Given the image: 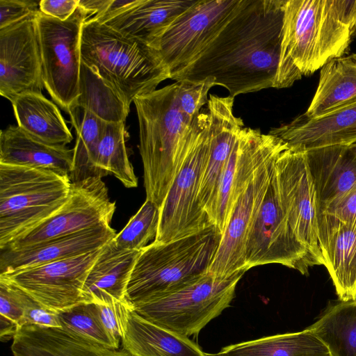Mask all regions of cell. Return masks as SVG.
I'll use <instances>...</instances> for the list:
<instances>
[{"label": "cell", "instance_id": "ac0fdd59", "mask_svg": "<svg viewBox=\"0 0 356 356\" xmlns=\"http://www.w3.org/2000/svg\"><path fill=\"white\" fill-rule=\"evenodd\" d=\"M196 1L128 0L118 9L92 17L156 49L165 32Z\"/></svg>", "mask_w": 356, "mask_h": 356}, {"label": "cell", "instance_id": "7c38bea8", "mask_svg": "<svg viewBox=\"0 0 356 356\" xmlns=\"http://www.w3.org/2000/svg\"><path fill=\"white\" fill-rule=\"evenodd\" d=\"M275 172L280 202L295 235L318 265H323L318 241V202L305 151L287 146L278 155Z\"/></svg>", "mask_w": 356, "mask_h": 356}, {"label": "cell", "instance_id": "7bdbcfd3", "mask_svg": "<svg viewBox=\"0 0 356 356\" xmlns=\"http://www.w3.org/2000/svg\"><path fill=\"white\" fill-rule=\"evenodd\" d=\"M0 319V336L1 340L4 339L8 340L11 337L13 339L18 329L17 324L2 315H1Z\"/></svg>", "mask_w": 356, "mask_h": 356}, {"label": "cell", "instance_id": "f35d334b", "mask_svg": "<svg viewBox=\"0 0 356 356\" xmlns=\"http://www.w3.org/2000/svg\"><path fill=\"white\" fill-rule=\"evenodd\" d=\"M39 4L31 0H0V29L38 13Z\"/></svg>", "mask_w": 356, "mask_h": 356}, {"label": "cell", "instance_id": "ba28073f", "mask_svg": "<svg viewBox=\"0 0 356 356\" xmlns=\"http://www.w3.org/2000/svg\"><path fill=\"white\" fill-rule=\"evenodd\" d=\"M209 125L206 107L195 118L187 135L185 157L160 208L155 241L168 242L212 225L197 199L210 151Z\"/></svg>", "mask_w": 356, "mask_h": 356}, {"label": "cell", "instance_id": "e0dca14e", "mask_svg": "<svg viewBox=\"0 0 356 356\" xmlns=\"http://www.w3.org/2000/svg\"><path fill=\"white\" fill-rule=\"evenodd\" d=\"M284 141L259 129L245 127L232 149L207 216L222 234L237 199L263 160Z\"/></svg>", "mask_w": 356, "mask_h": 356}, {"label": "cell", "instance_id": "ee69618b", "mask_svg": "<svg viewBox=\"0 0 356 356\" xmlns=\"http://www.w3.org/2000/svg\"><path fill=\"white\" fill-rule=\"evenodd\" d=\"M351 151L353 152L355 159H356V143H354L351 145H349Z\"/></svg>", "mask_w": 356, "mask_h": 356}, {"label": "cell", "instance_id": "5b68a950", "mask_svg": "<svg viewBox=\"0 0 356 356\" xmlns=\"http://www.w3.org/2000/svg\"><path fill=\"white\" fill-rule=\"evenodd\" d=\"M222 233L213 225L168 242L152 241L141 250L126 291L131 305L181 288L209 272Z\"/></svg>", "mask_w": 356, "mask_h": 356}, {"label": "cell", "instance_id": "4fadbf2b", "mask_svg": "<svg viewBox=\"0 0 356 356\" xmlns=\"http://www.w3.org/2000/svg\"><path fill=\"white\" fill-rule=\"evenodd\" d=\"M115 209V202L111 200L108 188L101 178L72 182L69 197L57 211L4 249L22 248L111 225Z\"/></svg>", "mask_w": 356, "mask_h": 356}, {"label": "cell", "instance_id": "d590c367", "mask_svg": "<svg viewBox=\"0 0 356 356\" xmlns=\"http://www.w3.org/2000/svg\"><path fill=\"white\" fill-rule=\"evenodd\" d=\"M102 323L112 339L115 346L119 349L127 324L129 313L132 305L127 300L115 301L108 305H98Z\"/></svg>", "mask_w": 356, "mask_h": 356}, {"label": "cell", "instance_id": "83f0119b", "mask_svg": "<svg viewBox=\"0 0 356 356\" xmlns=\"http://www.w3.org/2000/svg\"><path fill=\"white\" fill-rule=\"evenodd\" d=\"M354 104L356 53L334 58L321 68L318 86L303 115L314 118Z\"/></svg>", "mask_w": 356, "mask_h": 356}, {"label": "cell", "instance_id": "52a82bcc", "mask_svg": "<svg viewBox=\"0 0 356 356\" xmlns=\"http://www.w3.org/2000/svg\"><path fill=\"white\" fill-rule=\"evenodd\" d=\"M247 268L218 277L208 272L171 292L132 305L140 316L188 337L197 335L229 307Z\"/></svg>", "mask_w": 356, "mask_h": 356}, {"label": "cell", "instance_id": "ffe728a7", "mask_svg": "<svg viewBox=\"0 0 356 356\" xmlns=\"http://www.w3.org/2000/svg\"><path fill=\"white\" fill-rule=\"evenodd\" d=\"M116 233L111 225H102L0 253V275L71 258L97 250L110 242Z\"/></svg>", "mask_w": 356, "mask_h": 356}, {"label": "cell", "instance_id": "8992f818", "mask_svg": "<svg viewBox=\"0 0 356 356\" xmlns=\"http://www.w3.org/2000/svg\"><path fill=\"white\" fill-rule=\"evenodd\" d=\"M71 184L69 176L0 163V250L57 211Z\"/></svg>", "mask_w": 356, "mask_h": 356}, {"label": "cell", "instance_id": "d4e9b609", "mask_svg": "<svg viewBox=\"0 0 356 356\" xmlns=\"http://www.w3.org/2000/svg\"><path fill=\"white\" fill-rule=\"evenodd\" d=\"M74 149L38 140L18 126L10 125L0 133V163L26 166L69 176Z\"/></svg>", "mask_w": 356, "mask_h": 356}, {"label": "cell", "instance_id": "74e56055", "mask_svg": "<svg viewBox=\"0 0 356 356\" xmlns=\"http://www.w3.org/2000/svg\"><path fill=\"white\" fill-rule=\"evenodd\" d=\"M21 289L0 277V314L17 324L22 325L24 306L21 298Z\"/></svg>", "mask_w": 356, "mask_h": 356}, {"label": "cell", "instance_id": "b9f144b4", "mask_svg": "<svg viewBox=\"0 0 356 356\" xmlns=\"http://www.w3.org/2000/svg\"><path fill=\"white\" fill-rule=\"evenodd\" d=\"M111 1L112 0H79V6L90 17L106 12Z\"/></svg>", "mask_w": 356, "mask_h": 356}, {"label": "cell", "instance_id": "9c48e42d", "mask_svg": "<svg viewBox=\"0 0 356 356\" xmlns=\"http://www.w3.org/2000/svg\"><path fill=\"white\" fill-rule=\"evenodd\" d=\"M88 15L79 6L67 20L39 12L36 16L44 87L68 113L79 96L81 35Z\"/></svg>", "mask_w": 356, "mask_h": 356}, {"label": "cell", "instance_id": "f1b7e54d", "mask_svg": "<svg viewBox=\"0 0 356 356\" xmlns=\"http://www.w3.org/2000/svg\"><path fill=\"white\" fill-rule=\"evenodd\" d=\"M11 104L17 126L33 137L60 146H66L72 140L58 108L42 93L22 94Z\"/></svg>", "mask_w": 356, "mask_h": 356}, {"label": "cell", "instance_id": "44dd1931", "mask_svg": "<svg viewBox=\"0 0 356 356\" xmlns=\"http://www.w3.org/2000/svg\"><path fill=\"white\" fill-rule=\"evenodd\" d=\"M268 134L302 151L351 145L356 143V104L314 118L302 114Z\"/></svg>", "mask_w": 356, "mask_h": 356}, {"label": "cell", "instance_id": "484cf974", "mask_svg": "<svg viewBox=\"0 0 356 356\" xmlns=\"http://www.w3.org/2000/svg\"><path fill=\"white\" fill-rule=\"evenodd\" d=\"M305 152L316 191L318 209L356 187V159L349 145Z\"/></svg>", "mask_w": 356, "mask_h": 356}, {"label": "cell", "instance_id": "9a60e30c", "mask_svg": "<svg viewBox=\"0 0 356 356\" xmlns=\"http://www.w3.org/2000/svg\"><path fill=\"white\" fill-rule=\"evenodd\" d=\"M288 146L284 142L260 163L246 188L234 204L227 226L209 272L218 277L230 276L247 268L245 245L253 220L268 186L275 161Z\"/></svg>", "mask_w": 356, "mask_h": 356}, {"label": "cell", "instance_id": "6da1fadb", "mask_svg": "<svg viewBox=\"0 0 356 356\" xmlns=\"http://www.w3.org/2000/svg\"><path fill=\"white\" fill-rule=\"evenodd\" d=\"M286 0H242L239 8L198 58L172 80L211 78L229 96L273 88Z\"/></svg>", "mask_w": 356, "mask_h": 356}, {"label": "cell", "instance_id": "8d00e7d4", "mask_svg": "<svg viewBox=\"0 0 356 356\" xmlns=\"http://www.w3.org/2000/svg\"><path fill=\"white\" fill-rule=\"evenodd\" d=\"M20 293L24 306L22 326L36 325L47 327H61L56 312L46 307L22 289Z\"/></svg>", "mask_w": 356, "mask_h": 356}, {"label": "cell", "instance_id": "d6a6232c", "mask_svg": "<svg viewBox=\"0 0 356 356\" xmlns=\"http://www.w3.org/2000/svg\"><path fill=\"white\" fill-rule=\"evenodd\" d=\"M124 122H106L98 143L95 165L99 177L113 175L125 187L138 186L125 144Z\"/></svg>", "mask_w": 356, "mask_h": 356}, {"label": "cell", "instance_id": "e575fe53", "mask_svg": "<svg viewBox=\"0 0 356 356\" xmlns=\"http://www.w3.org/2000/svg\"><path fill=\"white\" fill-rule=\"evenodd\" d=\"M160 209L153 202L145 200L139 210L125 227L113 238V241L120 249L141 250L156 236Z\"/></svg>", "mask_w": 356, "mask_h": 356}, {"label": "cell", "instance_id": "7a4b0ae2", "mask_svg": "<svg viewBox=\"0 0 356 356\" xmlns=\"http://www.w3.org/2000/svg\"><path fill=\"white\" fill-rule=\"evenodd\" d=\"M216 86L177 81L135 98L146 200L159 209L185 157L186 136Z\"/></svg>", "mask_w": 356, "mask_h": 356}, {"label": "cell", "instance_id": "ab89813d", "mask_svg": "<svg viewBox=\"0 0 356 356\" xmlns=\"http://www.w3.org/2000/svg\"><path fill=\"white\" fill-rule=\"evenodd\" d=\"M318 211L346 224L356 225V187Z\"/></svg>", "mask_w": 356, "mask_h": 356}, {"label": "cell", "instance_id": "4dcf8cb0", "mask_svg": "<svg viewBox=\"0 0 356 356\" xmlns=\"http://www.w3.org/2000/svg\"><path fill=\"white\" fill-rule=\"evenodd\" d=\"M309 327L332 356H356V299L334 304Z\"/></svg>", "mask_w": 356, "mask_h": 356}, {"label": "cell", "instance_id": "5bb4252c", "mask_svg": "<svg viewBox=\"0 0 356 356\" xmlns=\"http://www.w3.org/2000/svg\"><path fill=\"white\" fill-rule=\"evenodd\" d=\"M103 247L71 258L0 275L56 312L82 302L87 275Z\"/></svg>", "mask_w": 356, "mask_h": 356}, {"label": "cell", "instance_id": "1f68e13d", "mask_svg": "<svg viewBox=\"0 0 356 356\" xmlns=\"http://www.w3.org/2000/svg\"><path fill=\"white\" fill-rule=\"evenodd\" d=\"M74 104L82 106L106 122H124L129 106L97 72L81 63L79 96Z\"/></svg>", "mask_w": 356, "mask_h": 356}, {"label": "cell", "instance_id": "d6986e66", "mask_svg": "<svg viewBox=\"0 0 356 356\" xmlns=\"http://www.w3.org/2000/svg\"><path fill=\"white\" fill-rule=\"evenodd\" d=\"M234 98L210 94L207 104L210 116V151L198 191V202L207 213L241 130L243 121L233 112Z\"/></svg>", "mask_w": 356, "mask_h": 356}, {"label": "cell", "instance_id": "603a6c76", "mask_svg": "<svg viewBox=\"0 0 356 356\" xmlns=\"http://www.w3.org/2000/svg\"><path fill=\"white\" fill-rule=\"evenodd\" d=\"M14 356H131L125 350L108 348L61 327L26 325L13 337Z\"/></svg>", "mask_w": 356, "mask_h": 356}, {"label": "cell", "instance_id": "8fae6325", "mask_svg": "<svg viewBox=\"0 0 356 356\" xmlns=\"http://www.w3.org/2000/svg\"><path fill=\"white\" fill-rule=\"evenodd\" d=\"M242 0H197L161 38L156 50L170 79L194 63L217 37Z\"/></svg>", "mask_w": 356, "mask_h": 356}, {"label": "cell", "instance_id": "60d3db41", "mask_svg": "<svg viewBox=\"0 0 356 356\" xmlns=\"http://www.w3.org/2000/svg\"><path fill=\"white\" fill-rule=\"evenodd\" d=\"M79 2V0H41L39 8L46 15L65 21L75 12Z\"/></svg>", "mask_w": 356, "mask_h": 356}, {"label": "cell", "instance_id": "2e32d148", "mask_svg": "<svg viewBox=\"0 0 356 356\" xmlns=\"http://www.w3.org/2000/svg\"><path fill=\"white\" fill-rule=\"evenodd\" d=\"M38 13L0 29V95L10 102L44 87Z\"/></svg>", "mask_w": 356, "mask_h": 356}, {"label": "cell", "instance_id": "3957f363", "mask_svg": "<svg viewBox=\"0 0 356 356\" xmlns=\"http://www.w3.org/2000/svg\"><path fill=\"white\" fill-rule=\"evenodd\" d=\"M355 37L356 0H286L273 88H289L346 55Z\"/></svg>", "mask_w": 356, "mask_h": 356}, {"label": "cell", "instance_id": "7402d4cb", "mask_svg": "<svg viewBox=\"0 0 356 356\" xmlns=\"http://www.w3.org/2000/svg\"><path fill=\"white\" fill-rule=\"evenodd\" d=\"M318 241L323 259L341 301L356 299V225L318 211Z\"/></svg>", "mask_w": 356, "mask_h": 356}, {"label": "cell", "instance_id": "f6af8a7d", "mask_svg": "<svg viewBox=\"0 0 356 356\" xmlns=\"http://www.w3.org/2000/svg\"><path fill=\"white\" fill-rule=\"evenodd\" d=\"M208 355L209 356H226V355L220 353V352L217 353H208Z\"/></svg>", "mask_w": 356, "mask_h": 356}, {"label": "cell", "instance_id": "cb8c5ba5", "mask_svg": "<svg viewBox=\"0 0 356 356\" xmlns=\"http://www.w3.org/2000/svg\"><path fill=\"white\" fill-rule=\"evenodd\" d=\"M140 251L120 249L113 240L104 245L84 282L83 302L108 305L127 300V287Z\"/></svg>", "mask_w": 356, "mask_h": 356}, {"label": "cell", "instance_id": "f546056e", "mask_svg": "<svg viewBox=\"0 0 356 356\" xmlns=\"http://www.w3.org/2000/svg\"><path fill=\"white\" fill-rule=\"evenodd\" d=\"M220 353L226 356H332L326 345L309 327L231 344Z\"/></svg>", "mask_w": 356, "mask_h": 356}, {"label": "cell", "instance_id": "836d02e7", "mask_svg": "<svg viewBox=\"0 0 356 356\" xmlns=\"http://www.w3.org/2000/svg\"><path fill=\"white\" fill-rule=\"evenodd\" d=\"M57 314L64 330L91 342L117 349L102 323L97 304L82 302L58 312Z\"/></svg>", "mask_w": 356, "mask_h": 356}, {"label": "cell", "instance_id": "4316f807", "mask_svg": "<svg viewBox=\"0 0 356 356\" xmlns=\"http://www.w3.org/2000/svg\"><path fill=\"white\" fill-rule=\"evenodd\" d=\"M122 343L131 356H209L188 337L146 320L133 307Z\"/></svg>", "mask_w": 356, "mask_h": 356}, {"label": "cell", "instance_id": "277c9868", "mask_svg": "<svg viewBox=\"0 0 356 356\" xmlns=\"http://www.w3.org/2000/svg\"><path fill=\"white\" fill-rule=\"evenodd\" d=\"M81 61L95 70L130 105L170 79L156 49L122 35L93 17L81 35Z\"/></svg>", "mask_w": 356, "mask_h": 356}, {"label": "cell", "instance_id": "30bf717a", "mask_svg": "<svg viewBox=\"0 0 356 356\" xmlns=\"http://www.w3.org/2000/svg\"><path fill=\"white\" fill-rule=\"evenodd\" d=\"M278 264L304 275L318 265L293 232L283 210L275 166L268 186L250 227L245 245V266Z\"/></svg>", "mask_w": 356, "mask_h": 356}]
</instances>
